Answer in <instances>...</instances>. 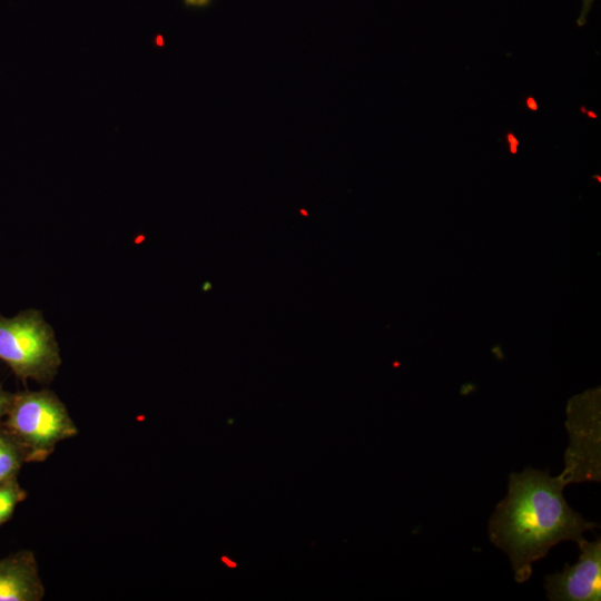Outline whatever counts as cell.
<instances>
[{"instance_id":"7","label":"cell","mask_w":601,"mask_h":601,"mask_svg":"<svg viewBox=\"0 0 601 601\" xmlns=\"http://www.w3.org/2000/svg\"><path fill=\"white\" fill-rule=\"evenodd\" d=\"M23 455L14 441L4 432H0V484L16 477Z\"/></svg>"},{"instance_id":"3","label":"cell","mask_w":601,"mask_h":601,"mask_svg":"<svg viewBox=\"0 0 601 601\" xmlns=\"http://www.w3.org/2000/svg\"><path fill=\"white\" fill-rule=\"evenodd\" d=\"M0 361L23 382L53 378L61 362L59 347L39 311L26 309L12 317L0 315Z\"/></svg>"},{"instance_id":"1","label":"cell","mask_w":601,"mask_h":601,"mask_svg":"<svg viewBox=\"0 0 601 601\" xmlns=\"http://www.w3.org/2000/svg\"><path fill=\"white\" fill-rule=\"evenodd\" d=\"M565 486L559 475L532 467L509 476L508 494L490 519L489 535L508 554L519 583L530 579L532 564L554 545L562 541L579 543L583 532L598 528L566 503Z\"/></svg>"},{"instance_id":"9","label":"cell","mask_w":601,"mask_h":601,"mask_svg":"<svg viewBox=\"0 0 601 601\" xmlns=\"http://www.w3.org/2000/svg\"><path fill=\"white\" fill-rule=\"evenodd\" d=\"M12 395L4 392L0 386V420L6 416Z\"/></svg>"},{"instance_id":"4","label":"cell","mask_w":601,"mask_h":601,"mask_svg":"<svg viewBox=\"0 0 601 601\" xmlns=\"http://www.w3.org/2000/svg\"><path fill=\"white\" fill-rule=\"evenodd\" d=\"M600 390L572 397L566 407L569 445L564 469L559 474L565 485L601 480Z\"/></svg>"},{"instance_id":"11","label":"cell","mask_w":601,"mask_h":601,"mask_svg":"<svg viewBox=\"0 0 601 601\" xmlns=\"http://www.w3.org/2000/svg\"><path fill=\"white\" fill-rule=\"evenodd\" d=\"M154 45L157 48H162L165 46V39H164L162 35L158 33V35L155 36Z\"/></svg>"},{"instance_id":"10","label":"cell","mask_w":601,"mask_h":601,"mask_svg":"<svg viewBox=\"0 0 601 601\" xmlns=\"http://www.w3.org/2000/svg\"><path fill=\"white\" fill-rule=\"evenodd\" d=\"M186 7L190 8H205L208 7L213 0H183Z\"/></svg>"},{"instance_id":"6","label":"cell","mask_w":601,"mask_h":601,"mask_svg":"<svg viewBox=\"0 0 601 601\" xmlns=\"http://www.w3.org/2000/svg\"><path fill=\"white\" fill-rule=\"evenodd\" d=\"M43 595L35 556L20 551L0 560V601H38Z\"/></svg>"},{"instance_id":"2","label":"cell","mask_w":601,"mask_h":601,"mask_svg":"<svg viewBox=\"0 0 601 601\" xmlns=\"http://www.w3.org/2000/svg\"><path fill=\"white\" fill-rule=\"evenodd\" d=\"M4 432L20 449L24 461H42L77 428L65 405L49 391H24L12 395Z\"/></svg>"},{"instance_id":"8","label":"cell","mask_w":601,"mask_h":601,"mask_svg":"<svg viewBox=\"0 0 601 601\" xmlns=\"http://www.w3.org/2000/svg\"><path fill=\"white\" fill-rule=\"evenodd\" d=\"M24 497L16 477L0 484V526L12 515L17 504Z\"/></svg>"},{"instance_id":"5","label":"cell","mask_w":601,"mask_h":601,"mask_svg":"<svg viewBox=\"0 0 601 601\" xmlns=\"http://www.w3.org/2000/svg\"><path fill=\"white\" fill-rule=\"evenodd\" d=\"M577 544L578 561L566 563L562 572L545 575L544 589L551 601L601 600V539H583Z\"/></svg>"}]
</instances>
